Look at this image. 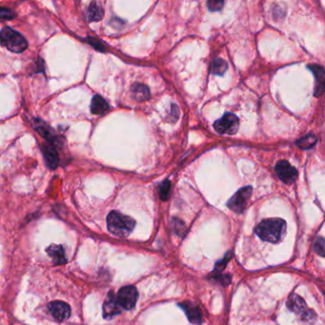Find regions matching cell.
I'll return each instance as SVG.
<instances>
[{
	"label": "cell",
	"instance_id": "obj_1",
	"mask_svg": "<svg viewBox=\"0 0 325 325\" xmlns=\"http://www.w3.org/2000/svg\"><path fill=\"white\" fill-rule=\"evenodd\" d=\"M256 236L268 242H280L286 233V222L280 218H268L262 220L254 230Z\"/></svg>",
	"mask_w": 325,
	"mask_h": 325
},
{
	"label": "cell",
	"instance_id": "obj_2",
	"mask_svg": "<svg viewBox=\"0 0 325 325\" xmlns=\"http://www.w3.org/2000/svg\"><path fill=\"white\" fill-rule=\"evenodd\" d=\"M136 222L131 216L112 211L107 216V227L110 233L118 238H127L134 228Z\"/></svg>",
	"mask_w": 325,
	"mask_h": 325
},
{
	"label": "cell",
	"instance_id": "obj_3",
	"mask_svg": "<svg viewBox=\"0 0 325 325\" xmlns=\"http://www.w3.org/2000/svg\"><path fill=\"white\" fill-rule=\"evenodd\" d=\"M0 43L14 52H22L28 47V43L24 36L9 27L3 28L0 32Z\"/></svg>",
	"mask_w": 325,
	"mask_h": 325
},
{
	"label": "cell",
	"instance_id": "obj_4",
	"mask_svg": "<svg viewBox=\"0 0 325 325\" xmlns=\"http://www.w3.org/2000/svg\"><path fill=\"white\" fill-rule=\"evenodd\" d=\"M252 187L246 186L242 189H240L234 196L228 200L227 206L236 213H244L247 204L252 196Z\"/></svg>",
	"mask_w": 325,
	"mask_h": 325
},
{
	"label": "cell",
	"instance_id": "obj_5",
	"mask_svg": "<svg viewBox=\"0 0 325 325\" xmlns=\"http://www.w3.org/2000/svg\"><path fill=\"white\" fill-rule=\"evenodd\" d=\"M240 127L238 118L231 112L225 114L222 118L214 122V128L216 132L222 134H234Z\"/></svg>",
	"mask_w": 325,
	"mask_h": 325
},
{
	"label": "cell",
	"instance_id": "obj_6",
	"mask_svg": "<svg viewBox=\"0 0 325 325\" xmlns=\"http://www.w3.org/2000/svg\"><path fill=\"white\" fill-rule=\"evenodd\" d=\"M116 298L120 308L125 310H131L136 306L138 302V293L134 286H124L118 291Z\"/></svg>",
	"mask_w": 325,
	"mask_h": 325
},
{
	"label": "cell",
	"instance_id": "obj_7",
	"mask_svg": "<svg viewBox=\"0 0 325 325\" xmlns=\"http://www.w3.org/2000/svg\"><path fill=\"white\" fill-rule=\"evenodd\" d=\"M287 307L289 308V310H291L296 314H300L308 322L316 318V314L314 313V311L309 310L306 306L304 300L296 294H292L289 296L288 302H287Z\"/></svg>",
	"mask_w": 325,
	"mask_h": 325
},
{
	"label": "cell",
	"instance_id": "obj_8",
	"mask_svg": "<svg viewBox=\"0 0 325 325\" xmlns=\"http://www.w3.org/2000/svg\"><path fill=\"white\" fill-rule=\"evenodd\" d=\"M276 172L280 180L286 184H292L298 178V171L287 160H280L276 165Z\"/></svg>",
	"mask_w": 325,
	"mask_h": 325
},
{
	"label": "cell",
	"instance_id": "obj_9",
	"mask_svg": "<svg viewBox=\"0 0 325 325\" xmlns=\"http://www.w3.org/2000/svg\"><path fill=\"white\" fill-rule=\"evenodd\" d=\"M49 312L51 313L52 318L58 322H64L68 320L71 316V308L70 306L63 302H52L48 304Z\"/></svg>",
	"mask_w": 325,
	"mask_h": 325
},
{
	"label": "cell",
	"instance_id": "obj_10",
	"mask_svg": "<svg viewBox=\"0 0 325 325\" xmlns=\"http://www.w3.org/2000/svg\"><path fill=\"white\" fill-rule=\"evenodd\" d=\"M120 312H122V308L116 302V296L112 291L109 292L103 304V316L107 320H110L114 316L120 314Z\"/></svg>",
	"mask_w": 325,
	"mask_h": 325
},
{
	"label": "cell",
	"instance_id": "obj_11",
	"mask_svg": "<svg viewBox=\"0 0 325 325\" xmlns=\"http://www.w3.org/2000/svg\"><path fill=\"white\" fill-rule=\"evenodd\" d=\"M41 151L45 158L46 165L52 170L56 169L60 162V158H58V154L54 149V146L52 144H43L41 146Z\"/></svg>",
	"mask_w": 325,
	"mask_h": 325
},
{
	"label": "cell",
	"instance_id": "obj_12",
	"mask_svg": "<svg viewBox=\"0 0 325 325\" xmlns=\"http://www.w3.org/2000/svg\"><path fill=\"white\" fill-rule=\"evenodd\" d=\"M178 305H180V307L182 308L183 311L185 312L190 322H192L194 324H202V312L198 309V307H196V305L193 304L190 302H182Z\"/></svg>",
	"mask_w": 325,
	"mask_h": 325
},
{
	"label": "cell",
	"instance_id": "obj_13",
	"mask_svg": "<svg viewBox=\"0 0 325 325\" xmlns=\"http://www.w3.org/2000/svg\"><path fill=\"white\" fill-rule=\"evenodd\" d=\"M32 126L34 130L38 132L40 136H42L44 138H46L48 142L52 143L56 142L58 138L56 136L54 132L52 131L50 126H48L44 122L40 120H34L32 122Z\"/></svg>",
	"mask_w": 325,
	"mask_h": 325
},
{
	"label": "cell",
	"instance_id": "obj_14",
	"mask_svg": "<svg viewBox=\"0 0 325 325\" xmlns=\"http://www.w3.org/2000/svg\"><path fill=\"white\" fill-rule=\"evenodd\" d=\"M47 253L49 256L51 258L52 260L54 262V264H64L67 262L66 254L64 248L61 245H56V244H52L47 248Z\"/></svg>",
	"mask_w": 325,
	"mask_h": 325
},
{
	"label": "cell",
	"instance_id": "obj_15",
	"mask_svg": "<svg viewBox=\"0 0 325 325\" xmlns=\"http://www.w3.org/2000/svg\"><path fill=\"white\" fill-rule=\"evenodd\" d=\"M309 68L312 70L315 74L316 78V96H320L322 94L324 89V71L322 67L318 65H311Z\"/></svg>",
	"mask_w": 325,
	"mask_h": 325
},
{
	"label": "cell",
	"instance_id": "obj_16",
	"mask_svg": "<svg viewBox=\"0 0 325 325\" xmlns=\"http://www.w3.org/2000/svg\"><path fill=\"white\" fill-rule=\"evenodd\" d=\"M109 110V104L98 94L94 96L92 100L91 112L94 114H103Z\"/></svg>",
	"mask_w": 325,
	"mask_h": 325
},
{
	"label": "cell",
	"instance_id": "obj_17",
	"mask_svg": "<svg viewBox=\"0 0 325 325\" xmlns=\"http://www.w3.org/2000/svg\"><path fill=\"white\" fill-rule=\"evenodd\" d=\"M132 96L138 102L147 100L150 98L149 89L145 85L140 83H136L134 85H132Z\"/></svg>",
	"mask_w": 325,
	"mask_h": 325
},
{
	"label": "cell",
	"instance_id": "obj_18",
	"mask_svg": "<svg viewBox=\"0 0 325 325\" xmlns=\"http://www.w3.org/2000/svg\"><path fill=\"white\" fill-rule=\"evenodd\" d=\"M88 20L90 21H100L104 16V10L102 5L98 2L92 3L87 12Z\"/></svg>",
	"mask_w": 325,
	"mask_h": 325
},
{
	"label": "cell",
	"instance_id": "obj_19",
	"mask_svg": "<svg viewBox=\"0 0 325 325\" xmlns=\"http://www.w3.org/2000/svg\"><path fill=\"white\" fill-rule=\"evenodd\" d=\"M227 70V63L222 58H216L213 61L211 66V71L214 74H224Z\"/></svg>",
	"mask_w": 325,
	"mask_h": 325
},
{
	"label": "cell",
	"instance_id": "obj_20",
	"mask_svg": "<svg viewBox=\"0 0 325 325\" xmlns=\"http://www.w3.org/2000/svg\"><path fill=\"white\" fill-rule=\"evenodd\" d=\"M316 142V138L313 134H308L306 136H304L298 142V145L302 148V149H309L313 147Z\"/></svg>",
	"mask_w": 325,
	"mask_h": 325
},
{
	"label": "cell",
	"instance_id": "obj_21",
	"mask_svg": "<svg viewBox=\"0 0 325 325\" xmlns=\"http://www.w3.org/2000/svg\"><path fill=\"white\" fill-rule=\"evenodd\" d=\"M170 189H171V183L169 180H165L160 188V196L162 200H168L170 194Z\"/></svg>",
	"mask_w": 325,
	"mask_h": 325
},
{
	"label": "cell",
	"instance_id": "obj_22",
	"mask_svg": "<svg viewBox=\"0 0 325 325\" xmlns=\"http://www.w3.org/2000/svg\"><path fill=\"white\" fill-rule=\"evenodd\" d=\"M231 258H232V253H231V252H229L228 254H225L224 260H222L220 262H216V268H214V271H216V272H222V271H224V268H225L226 265H227V262L231 260Z\"/></svg>",
	"mask_w": 325,
	"mask_h": 325
},
{
	"label": "cell",
	"instance_id": "obj_23",
	"mask_svg": "<svg viewBox=\"0 0 325 325\" xmlns=\"http://www.w3.org/2000/svg\"><path fill=\"white\" fill-rule=\"evenodd\" d=\"M314 249L316 253H318L320 256H324V240L322 238H318L316 240Z\"/></svg>",
	"mask_w": 325,
	"mask_h": 325
},
{
	"label": "cell",
	"instance_id": "obj_24",
	"mask_svg": "<svg viewBox=\"0 0 325 325\" xmlns=\"http://www.w3.org/2000/svg\"><path fill=\"white\" fill-rule=\"evenodd\" d=\"M0 18L4 20H10L14 18V12L10 9L0 8Z\"/></svg>",
	"mask_w": 325,
	"mask_h": 325
},
{
	"label": "cell",
	"instance_id": "obj_25",
	"mask_svg": "<svg viewBox=\"0 0 325 325\" xmlns=\"http://www.w3.org/2000/svg\"><path fill=\"white\" fill-rule=\"evenodd\" d=\"M224 1H209L208 2V7L209 9L213 12L220 10L224 6Z\"/></svg>",
	"mask_w": 325,
	"mask_h": 325
},
{
	"label": "cell",
	"instance_id": "obj_26",
	"mask_svg": "<svg viewBox=\"0 0 325 325\" xmlns=\"http://www.w3.org/2000/svg\"><path fill=\"white\" fill-rule=\"evenodd\" d=\"M90 42H91L92 45L94 46V47H96L98 50H100V51H104V47L102 46V43L100 42V41L96 40H90Z\"/></svg>",
	"mask_w": 325,
	"mask_h": 325
}]
</instances>
